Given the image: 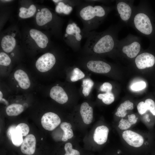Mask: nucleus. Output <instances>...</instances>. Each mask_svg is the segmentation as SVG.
<instances>
[{"mask_svg":"<svg viewBox=\"0 0 155 155\" xmlns=\"http://www.w3.org/2000/svg\"><path fill=\"white\" fill-rule=\"evenodd\" d=\"M141 45L140 37L129 34L119 41L117 48H120L121 52L128 58L133 59L140 52Z\"/></svg>","mask_w":155,"mask_h":155,"instance_id":"4","label":"nucleus"},{"mask_svg":"<svg viewBox=\"0 0 155 155\" xmlns=\"http://www.w3.org/2000/svg\"><path fill=\"white\" fill-rule=\"evenodd\" d=\"M19 14L20 17L22 18H26L32 16L36 11V7L34 5H31L28 8L22 7L20 9Z\"/></svg>","mask_w":155,"mask_h":155,"instance_id":"26","label":"nucleus"},{"mask_svg":"<svg viewBox=\"0 0 155 155\" xmlns=\"http://www.w3.org/2000/svg\"><path fill=\"white\" fill-rule=\"evenodd\" d=\"M80 113L84 123L89 124L92 122L93 118V110L87 102H84L82 104Z\"/></svg>","mask_w":155,"mask_h":155,"instance_id":"20","label":"nucleus"},{"mask_svg":"<svg viewBox=\"0 0 155 155\" xmlns=\"http://www.w3.org/2000/svg\"><path fill=\"white\" fill-rule=\"evenodd\" d=\"M30 34L39 47L44 48L47 46L49 42L47 36L41 32L32 29L30 30Z\"/></svg>","mask_w":155,"mask_h":155,"instance_id":"17","label":"nucleus"},{"mask_svg":"<svg viewBox=\"0 0 155 155\" xmlns=\"http://www.w3.org/2000/svg\"><path fill=\"white\" fill-rule=\"evenodd\" d=\"M42 139H43V138H42V139H41V140H42Z\"/></svg>","mask_w":155,"mask_h":155,"instance_id":"40","label":"nucleus"},{"mask_svg":"<svg viewBox=\"0 0 155 155\" xmlns=\"http://www.w3.org/2000/svg\"><path fill=\"white\" fill-rule=\"evenodd\" d=\"M16 44L14 38L10 35H6L2 38L1 42V46L5 52L9 53L15 47Z\"/></svg>","mask_w":155,"mask_h":155,"instance_id":"22","label":"nucleus"},{"mask_svg":"<svg viewBox=\"0 0 155 155\" xmlns=\"http://www.w3.org/2000/svg\"><path fill=\"white\" fill-rule=\"evenodd\" d=\"M7 135L14 145L17 147L21 145L23 140L22 130L19 127H10L7 131Z\"/></svg>","mask_w":155,"mask_h":155,"instance_id":"15","label":"nucleus"},{"mask_svg":"<svg viewBox=\"0 0 155 155\" xmlns=\"http://www.w3.org/2000/svg\"><path fill=\"white\" fill-rule=\"evenodd\" d=\"M135 62L137 67L140 69L151 67L155 63V57L149 53H143L136 57Z\"/></svg>","mask_w":155,"mask_h":155,"instance_id":"10","label":"nucleus"},{"mask_svg":"<svg viewBox=\"0 0 155 155\" xmlns=\"http://www.w3.org/2000/svg\"><path fill=\"white\" fill-rule=\"evenodd\" d=\"M97 96L99 99L102 100L104 103L107 105L111 104L115 100L114 96L111 92L100 94Z\"/></svg>","mask_w":155,"mask_h":155,"instance_id":"28","label":"nucleus"},{"mask_svg":"<svg viewBox=\"0 0 155 155\" xmlns=\"http://www.w3.org/2000/svg\"><path fill=\"white\" fill-rule=\"evenodd\" d=\"M11 62V60L9 56L3 52L0 53V65L3 66H8Z\"/></svg>","mask_w":155,"mask_h":155,"instance_id":"31","label":"nucleus"},{"mask_svg":"<svg viewBox=\"0 0 155 155\" xmlns=\"http://www.w3.org/2000/svg\"><path fill=\"white\" fill-rule=\"evenodd\" d=\"M3 93H2V92L0 91V100H1V99L3 98Z\"/></svg>","mask_w":155,"mask_h":155,"instance_id":"38","label":"nucleus"},{"mask_svg":"<svg viewBox=\"0 0 155 155\" xmlns=\"http://www.w3.org/2000/svg\"><path fill=\"white\" fill-rule=\"evenodd\" d=\"M145 103L148 110H149L155 116V103L154 101L148 98L145 100Z\"/></svg>","mask_w":155,"mask_h":155,"instance_id":"33","label":"nucleus"},{"mask_svg":"<svg viewBox=\"0 0 155 155\" xmlns=\"http://www.w3.org/2000/svg\"><path fill=\"white\" fill-rule=\"evenodd\" d=\"M94 85L93 81L89 78L83 80L82 85L83 87L82 92L84 96H87L89 95Z\"/></svg>","mask_w":155,"mask_h":155,"instance_id":"27","label":"nucleus"},{"mask_svg":"<svg viewBox=\"0 0 155 155\" xmlns=\"http://www.w3.org/2000/svg\"><path fill=\"white\" fill-rule=\"evenodd\" d=\"M128 24L133 26L142 35H149L153 30L151 20L144 10L142 3L135 7L133 14Z\"/></svg>","mask_w":155,"mask_h":155,"instance_id":"3","label":"nucleus"},{"mask_svg":"<svg viewBox=\"0 0 155 155\" xmlns=\"http://www.w3.org/2000/svg\"><path fill=\"white\" fill-rule=\"evenodd\" d=\"M119 26H112L100 32H90L85 37L86 39L84 49L95 54L107 53L115 50L119 41L118 34Z\"/></svg>","mask_w":155,"mask_h":155,"instance_id":"1","label":"nucleus"},{"mask_svg":"<svg viewBox=\"0 0 155 155\" xmlns=\"http://www.w3.org/2000/svg\"><path fill=\"white\" fill-rule=\"evenodd\" d=\"M0 101L1 102L3 103L6 105H7L9 104L8 102L4 98H2Z\"/></svg>","mask_w":155,"mask_h":155,"instance_id":"37","label":"nucleus"},{"mask_svg":"<svg viewBox=\"0 0 155 155\" xmlns=\"http://www.w3.org/2000/svg\"><path fill=\"white\" fill-rule=\"evenodd\" d=\"M76 7V13L83 25L82 29L84 35L96 29L113 9L112 7L95 5V3L85 0Z\"/></svg>","mask_w":155,"mask_h":155,"instance_id":"2","label":"nucleus"},{"mask_svg":"<svg viewBox=\"0 0 155 155\" xmlns=\"http://www.w3.org/2000/svg\"><path fill=\"white\" fill-rule=\"evenodd\" d=\"M24 111L23 106L19 104L13 103L8 106L6 110L7 114L9 116H17Z\"/></svg>","mask_w":155,"mask_h":155,"instance_id":"25","label":"nucleus"},{"mask_svg":"<svg viewBox=\"0 0 155 155\" xmlns=\"http://www.w3.org/2000/svg\"><path fill=\"white\" fill-rule=\"evenodd\" d=\"M112 88V86L110 83L105 82L100 86V90L101 91L107 93L111 92Z\"/></svg>","mask_w":155,"mask_h":155,"instance_id":"35","label":"nucleus"},{"mask_svg":"<svg viewBox=\"0 0 155 155\" xmlns=\"http://www.w3.org/2000/svg\"><path fill=\"white\" fill-rule=\"evenodd\" d=\"M133 1H118L116 2V8L121 21L128 24L135 10Z\"/></svg>","mask_w":155,"mask_h":155,"instance_id":"6","label":"nucleus"},{"mask_svg":"<svg viewBox=\"0 0 155 155\" xmlns=\"http://www.w3.org/2000/svg\"><path fill=\"white\" fill-rule=\"evenodd\" d=\"M64 149L65 154L64 155H80V152L77 150L72 148V146L69 142L66 143Z\"/></svg>","mask_w":155,"mask_h":155,"instance_id":"30","label":"nucleus"},{"mask_svg":"<svg viewBox=\"0 0 155 155\" xmlns=\"http://www.w3.org/2000/svg\"><path fill=\"white\" fill-rule=\"evenodd\" d=\"M82 1L80 0H68L64 2L62 0H58L57 2L58 3L55 7L56 11L59 13L69 15L72 11L73 8Z\"/></svg>","mask_w":155,"mask_h":155,"instance_id":"12","label":"nucleus"},{"mask_svg":"<svg viewBox=\"0 0 155 155\" xmlns=\"http://www.w3.org/2000/svg\"><path fill=\"white\" fill-rule=\"evenodd\" d=\"M36 139L32 134L27 135L23 140L21 147L22 152L25 154L31 155L35 152Z\"/></svg>","mask_w":155,"mask_h":155,"instance_id":"13","label":"nucleus"},{"mask_svg":"<svg viewBox=\"0 0 155 155\" xmlns=\"http://www.w3.org/2000/svg\"><path fill=\"white\" fill-rule=\"evenodd\" d=\"M137 108L139 113L141 115L144 114L148 110L145 102L143 101L140 102L138 104Z\"/></svg>","mask_w":155,"mask_h":155,"instance_id":"34","label":"nucleus"},{"mask_svg":"<svg viewBox=\"0 0 155 155\" xmlns=\"http://www.w3.org/2000/svg\"><path fill=\"white\" fill-rule=\"evenodd\" d=\"M38 11H39V9H38Z\"/></svg>","mask_w":155,"mask_h":155,"instance_id":"41","label":"nucleus"},{"mask_svg":"<svg viewBox=\"0 0 155 155\" xmlns=\"http://www.w3.org/2000/svg\"><path fill=\"white\" fill-rule=\"evenodd\" d=\"M56 62V59L52 54L47 53L40 56L37 60L36 67L38 71L44 72L50 70Z\"/></svg>","mask_w":155,"mask_h":155,"instance_id":"7","label":"nucleus"},{"mask_svg":"<svg viewBox=\"0 0 155 155\" xmlns=\"http://www.w3.org/2000/svg\"><path fill=\"white\" fill-rule=\"evenodd\" d=\"M53 17L52 14L49 9L42 8L36 14V22L38 26H42L51 21Z\"/></svg>","mask_w":155,"mask_h":155,"instance_id":"18","label":"nucleus"},{"mask_svg":"<svg viewBox=\"0 0 155 155\" xmlns=\"http://www.w3.org/2000/svg\"><path fill=\"white\" fill-rule=\"evenodd\" d=\"M64 37L68 45L75 49L80 47L82 40L84 38L82 29L71 20H70L65 30Z\"/></svg>","mask_w":155,"mask_h":155,"instance_id":"5","label":"nucleus"},{"mask_svg":"<svg viewBox=\"0 0 155 155\" xmlns=\"http://www.w3.org/2000/svg\"><path fill=\"white\" fill-rule=\"evenodd\" d=\"M133 108V104L129 100H126L121 103L118 108L115 115L120 117L124 118L127 114V111Z\"/></svg>","mask_w":155,"mask_h":155,"instance_id":"23","label":"nucleus"},{"mask_svg":"<svg viewBox=\"0 0 155 155\" xmlns=\"http://www.w3.org/2000/svg\"><path fill=\"white\" fill-rule=\"evenodd\" d=\"M138 118L134 114L129 115L127 116V119L122 118L120 120L118 125L119 128L122 130H128L132 125L137 122Z\"/></svg>","mask_w":155,"mask_h":155,"instance_id":"21","label":"nucleus"},{"mask_svg":"<svg viewBox=\"0 0 155 155\" xmlns=\"http://www.w3.org/2000/svg\"><path fill=\"white\" fill-rule=\"evenodd\" d=\"M41 121L44 128L48 131H51L59 125L61 120L57 114L49 112L45 113L42 116Z\"/></svg>","mask_w":155,"mask_h":155,"instance_id":"8","label":"nucleus"},{"mask_svg":"<svg viewBox=\"0 0 155 155\" xmlns=\"http://www.w3.org/2000/svg\"><path fill=\"white\" fill-rule=\"evenodd\" d=\"M146 86L144 82L139 81L133 84L131 86V88L133 91H138L144 89Z\"/></svg>","mask_w":155,"mask_h":155,"instance_id":"32","label":"nucleus"},{"mask_svg":"<svg viewBox=\"0 0 155 155\" xmlns=\"http://www.w3.org/2000/svg\"><path fill=\"white\" fill-rule=\"evenodd\" d=\"M14 77L22 88L27 89L30 87V82L29 77L26 73L23 70H16L14 73Z\"/></svg>","mask_w":155,"mask_h":155,"instance_id":"19","label":"nucleus"},{"mask_svg":"<svg viewBox=\"0 0 155 155\" xmlns=\"http://www.w3.org/2000/svg\"><path fill=\"white\" fill-rule=\"evenodd\" d=\"M71 125L66 122H62L60 125V127L63 130V133L61 140L65 142L68 139L71 138L73 136V130L71 128Z\"/></svg>","mask_w":155,"mask_h":155,"instance_id":"24","label":"nucleus"},{"mask_svg":"<svg viewBox=\"0 0 155 155\" xmlns=\"http://www.w3.org/2000/svg\"><path fill=\"white\" fill-rule=\"evenodd\" d=\"M122 137L128 145L135 148L141 147L144 142L142 135L131 130L124 131L122 133Z\"/></svg>","mask_w":155,"mask_h":155,"instance_id":"9","label":"nucleus"},{"mask_svg":"<svg viewBox=\"0 0 155 155\" xmlns=\"http://www.w3.org/2000/svg\"><path fill=\"white\" fill-rule=\"evenodd\" d=\"M85 76V74L80 69L75 68L73 70L70 80L72 82H76L83 78Z\"/></svg>","mask_w":155,"mask_h":155,"instance_id":"29","label":"nucleus"},{"mask_svg":"<svg viewBox=\"0 0 155 155\" xmlns=\"http://www.w3.org/2000/svg\"><path fill=\"white\" fill-rule=\"evenodd\" d=\"M88 69L94 72L99 73H107L111 70V66L108 64L103 61L91 59L86 63Z\"/></svg>","mask_w":155,"mask_h":155,"instance_id":"11","label":"nucleus"},{"mask_svg":"<svg viewBox=\"0 0 155 155\" xmlns=\"http://www.w3.org/2000/svg\"><path fill=\"white\" fill-rule=\"evenodd\" d=\"M109 130L104 125L98 127L95 129L93 135L94 141L98 144L102 145L107 141Z\"/></svg>","mask_w":155,"mask_h":155,"instance_id":"16","label":"nucleus"},{"mask_svg":"<svg viewBox=\"0 0 155 155\" xmlns=\"http://www.w3.org/2000/svg\"><path fill=\"white\" fill-rule=\"evenodd\" d=\"M51 97L57 102L63 104L68 100V97L63 89L59 86H55L51 89L50 93Z\"/></svg>","mask_w":155,"mask_h":155,"instance_id":"14","label":"nucleus"},{"mask_svg":"<svg viewBox=\"0 0 155 155\" xmlns=\"http://www.w3.org/2000/svg\"><path fill=\"white\" fill-rule=\"evenodd\" d=\"M1 1H4V2H8V1H11V0H1Z\"/></svg>","mask_w":155,"mask_h":155,"instance_id":"39","label":"nucleus"},{"mask_svg":"<svg viewBox=\"0 0 155 155\" xmlns=\"http://www.w3.org/2000/svg\"><path fill=\"white\" fill-rule=\"evenodd\" d=\"M17 126L20 128L23 136L27 135L29 131V128L27 124L22 123L19 124Z\"/></svg>","mask_w":155,"mask_h":155,"instance_id":"36","label":"nucleus"}]
</instances>
